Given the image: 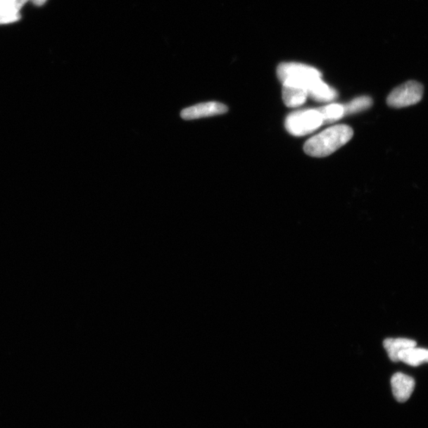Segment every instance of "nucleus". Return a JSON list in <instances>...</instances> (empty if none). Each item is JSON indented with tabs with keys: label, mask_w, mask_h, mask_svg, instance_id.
<instances>
[{
	"label": "nucleus",
	"mask_w": 428,
	"mask_h": 428,
	"mask_svg": "<svg viewBox=\"0 0 428 428\" xmlns=\"http://www.w3.org/2000/svg\"><path fill=\"white\" fill-rule=\"evenodd\" d=\"M317 111L322 116L324 125L335 122L344 116V106L341 104H329L320 107Z\"/></svg>",
	"instance_id": "11"
},
{
	"label": "nucleus",
	"mask_w": 428,
	"mask_h": 428,
	"mask_svg": "<svg viewBox=\"0 0 428 428\" xmlns=\"http://www.w3.org/2000/svg\"><path fill=\"white\" fill-rule=\"evenodd\" d=\"M308 96L319 103H329L338 97V93L329 85L325 83L322 79H319L307 89Z\"/></svg>",
	"instance_id": "7"
},
{
	"label": "nucleus",
	"mask_w": 428,
	"mask_h": 428,
	"mask_svg": "<svg viewBox=\"0 0 428 428\" xmlns=\"http://www.w3.org/2000/svg\"><path fill=\"white\" fill-rule=\"evenodd\" d=\"M2 1H4V0H0V2H2Z\"/></svg>",
	"instance_id": "14"
},
{
	"label": "nucleus",
	"mask_w": 428,
	"mask_h": 428,
	"mask_svg": "<svg viewBox=\"0 0 428 428\" xmlns=\"http://www.w3.org/2000/svg\"><path fill=\"white\" fill-rule=\"evenodd\" d=\"M228 106L218 102H208L187 107L181 112V118L184 120H194L201 118L213 117L225 114Z\"/></svg>",
	"instance_id": "5"
},
{
	"label": "nucleus",
	"mask_w": 428,
	"mask_h": 428,
	"mask_svg": "<svg viewBox=\"0 0 428 428\" xmlns=\"http://www.w3.org/2000/svg\"><path fill=\"white\" fill-rule=\"evenodd\" d=\"M323 124V118L317 109L298 111L289 114L285 122L289 134L302 137L313 133Z\"/></svg>",
	"instance_id": "3"
},
{
	"label": "nucleus",
	"mask_w": 428,
	"mask_h": 428,
	"mask_svg": "<svg viewBox=\"0 0 428 428\" xmlns=\"http://www.w3.org/2000/svg\"><path fill=\"white\" fill-rule=\"evenodd\" d=\"M31 1H32L34 5L39 6V7H40V6L45 4L47 0H31Z\"/></svg>",
	"instance_id": "13"
},
{
	"label": "nucleus",
	"mask_w": 428,
	"mask_h": 428,
	"mask_svg": "<svg viewBox=\"0 0 428 428\" xmlns=\"http://www.w3.org/2000/svg\"><path fill=\"white\" fill-rule=\"evenodd\" d=\"M354 132L348 125H338L311 137L304 146L305 153L313 157H325L348 143Z\"/></svg>",
	"instance_id": "1"
},
{
	"label": "nucleus",
	"mask_w": 428,
	"mask_h": 428,
	"mask_svg": "<svg viewBox=\"0 0 428 428\" xmlns=\"http://www.w3.org/2000/svg\"><path fill=\"white\" fill-rule=\"evenodd\" d=\"M277 75L282 85L308 88L313 82L322 77V74L312 66L301 63H282L277 68Z\"/></svg>",
	"instance_id": "2"
},
{
	"label": "nucleus",
	"mask_w": 428,
	"mask_h": 428,
	"mask_svg": "<svg viewBox=\"0 0 428 428\" xmlns=\"http://www.w3.org/2000/svg\"><path fill=\"white\" fill-rule=\"evenodd\" d=\"M415 386L412 377L403 373H396L391 379V386L394 398L398 402L407 401L412 396Z\"/></svg>",
	"instance_id": "6"
},
{
	"label": "nucleus",
	"mask_w": 428,
	"mask_h": 428,
	"mask_svg": "<svg viewBox=\"0 0 428 428\" xmlns=\"http://www.w3.org/2000/svg\"><path fill=\"white\" fill-rule=\"evenodd\" d=\"M282 100L289 108H296L306 102L308 92L304 88L282 85Z\"/></svg>",
	"instance_id": "9"
},
{
	"label": "nucleus",
	"mask_w": 428,
	"mask_h": 428,
	"mask_svg": "<svg viewBox=\"0 0 428 428\" xmlns=\"http://www.w3.org/2000/svg\"><path fill=\"white\" fill-rule=\"evenodd\" d=\"M424 87L417 81H408L396 87L387 99L389 106L402 108L417 104L423 97Z\"/></svg>",
	"instance_id": "4"
},
{
	"label": "nucleus",
	"mask_w": 428,
	"mask_h": 428,
	"mask_svg": "<svg viewBox=\"0 0 428 428\" xmlns=\"http://www.w3.org/2000/svg\"><path fill=\"white\" fill-rule=\"evenodd\" d=\"M373 104V100L369 96H360L351 100L347 104L343 105L344 116L356 114L361 111H366Z\"/></svg>",
	"instance_id": "12"
},
{
	"label": "nucleus",
	"mask_w": 428,
	"mask_h": 428,
	"mask_svg": "<svg viewBox=\"0 0 428 428\" xmlns=\"http://www.w3.org/2000/svg\"><path fill=\"white\" fill-rule=\"evenodd\" d=\"M399 362L409 366L419 367L421 364L428 363V349L415 347L403 350L398 356Z\"/></svg>",
	"instance_id": "10"
},
{
	"label": "nucleus",
	"mask_w": 428,
	"mask_h": 428,
	"mask_svg": "<svg viewBox=\"0 0 428 428\" xmlns=\"http://www.w3.org/2000/svg\"><path fill=\"white\" fill-rule=\"evenodd\" d=\"M417 342L405 338H387L383 341V347L386 349L389 360L394 363L399 362V354L403 350L415 347Z\"/></svg>",
	"instance_id": "8"
}]
</instances>
